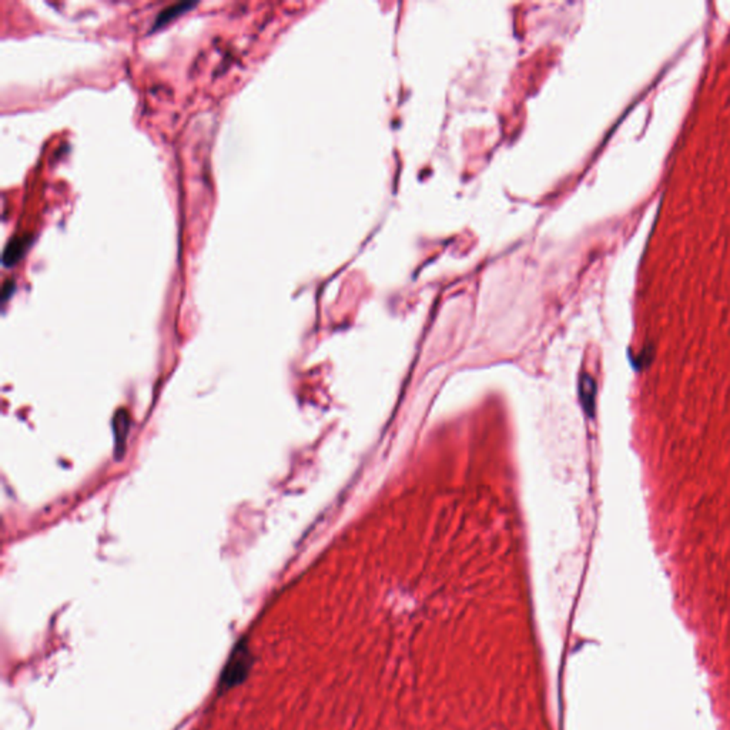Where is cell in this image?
<instances>
[{
	"label": "cell",
	"instance_id": "obj_1",
	"mask_svg": "<svg viewBox=\"0 0 730 730\" xmlns=\"http://www.w3.org/2000/svg\"><path fill=\"white\" fill-rule=\"evenodd\" d=\"M247 645V640L238 642V645L231 652V656L227 665H225L220 679L221 690L236 686L247 676L251 668V652Z\"/></svg>",
	"mask_w": 730,
	"mask_h": 730
},
{
	"label": "cell",
	"instance_id": "obj_2",
	"mask_svg": "<svg viewBox=\"0 0 730 730\" xmlns=\"http://www.w3.org/2000/svg\"><path fill=\"white\" fill-rule=\"evenodd\" d=\"M196 5H197L196 2H179V3H175V5H171V6L166 8V9H163L158 16H155L151 30L162 29L163 26H166L171 21L177 19L179 16L184 14L190 9H193Z\"/></svg>",
	"mask_w": 730,
	"mask_h": 730
},
{
	"label": "cell",
	"instance_id": "obj_3",
	"mask_svg": "<svg viewBox=\"0 0 730 730\" xmlns=\"http://www.w3.org/2000/svg\"><path fill=\"white\" fill-rule=\"evenodd\" d=\"M29 242L30 240H26L25 237H16L8 242V246L3 253L5 267H12L19 262V260L23 257V253L27 249Z\"/></svg>",
	"mask_w": 730,
	"mask_h": 730
}]
</instances>
